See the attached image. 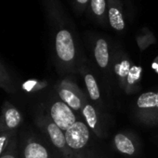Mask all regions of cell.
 <instances>
[{
    "label": "cell",
    "instance_id": "1",
    "mask_svg": "<svg viewBox=\"0 0 158 158\" xmlns=\"http://www.w3.org/2000/svg\"><path fill=\"white\" fill-rule=\"evenodd\" d=\"M23 121L22 113L10 102L6 101L1 107L0 132L16 131Z\"/></svg>",
    "mask_w": 158,
    "mask_h": 158
},
{
    "label": "cell",
    "instance_id": "2",
    "mask_svg": "<svg viewBox=\"0 0 158 158\" xmlns=\"http://www.w3.org/2000/svg\"><path fill=\"white\" fill-rule=\"evenodd\" d=\"M67 145L73 150L84 148L89 139V130L87 125L76 121L70 128L64 131Z\"/></svg>",
    "mask_w": 158,
    "mask_h": 158
},
{
    "label": "cell",
    "instance_id": "3",
    "mask_svg": "<svg viewBox=\"0 0 158 158\" xmlns=\"http://www.w3.org/2000/svg\"><path fill=\"white\" fill-rule=\"evenodd\" d=\"M50 117L63 131H66L76 122L73 112L63 102H55L52 103L50 106Z\"/></svg>",
    "mask_w": 158,
    "mask_h": 158
},
{
    "label": "cell",
    "instance_id": "4",
    "mask_svg": "<svg viewBox=\"0 0 158 158\" xmlns=\"http://www.w3.org/2000/svg\"><path fill=\"white\" fill-rule=\"evenodd\" d=\"M107 11L109 25L117 32L124 31L126 21L122 0H107Z\"/></svg>",
    "mask_w": 158,
    "mask_h": 158
},
{
    "label": "cell",
    "instance_id": "5",
    "mask_svg": "<svg viewBox=\"0 0 158 158\" xmlns=\"http://www.w3.org/2000/svg\"><path fill=\"white\" fill-rule=\"evenodd\" d=\"M87 12L88 15L97 23L102 26L109 25L107 0H90Z\"/></svg>",
    "mask_w": 158,
    "mask_h": 158
},
{
    "label": "cell",
    "instance_id": "6",
    "mask_svg": "<svg viewBox=\"0 0 158 158\" xmlns=\"http://www.w3.org/2000/svg\"><path fill=\"white\" fill-rule=\"evenodd\" d=\"M45 127L52 144L60 150H64L67 143L63 130H61L53 121L48 122Z\"/></svg>",
    "mask_w": 158,
    "mask_h": 158
},
{
    "label": "cell",
    "instance_id": "7",
    "mask_svg": "<svg viewBox=\"0 0 158 158\" xmlns=\"http://www.w3.org/2000/svg\"><path fill=\"white\" fill-rule=\"evenodd\" d=\"M48 152L40 142L28 139L23 148V158H48Z\"/></svg>",
    "mask_w": 158,
    "mask_h": 158
},
{
    "label": "cell",
    "instance_id": "8",
    "mask_svg": "<svg viewBox=\"0 0 158 158\" xmlns=\"http://www.w3.org/2000/svg\"><path fill=\"white\" fill-rule=\"evenodd\" d=\"M94 57L101 68H106L109 63V46L105 38H98L94 46Z\"/></svg>",
    "mask_w": 158,
    "mask_h": 158
},
{
    "label": "cell",
    "instance_id": "9",
    "mask_svg": "<svg viewBox=\"0 0 158 158\" xmlns=\"http://www.w3.org/2000/svg\"><path fill=\"white\" fill-rule=\"evenodd\" d=\"M59 96L64 103H66L73 110H79L82 106V102L75 93H73L70 89L60 88L58 90Z\"/></svg>",
    "mask_w": 158,
    "mask_h": 158
},
{
    "label": "cell",
    "instance_id": "10",
    "mask_svg": "<svg viewBox=\"0 0 158 158\" xmlns=\"http://www.w3.org/2000/svg\"><path fill=\"white\" fill-rule=\"evenodd\" d=\"M114 144L116 149L125 154L132 155L135 152V146L133 142L124 134H117L114 137Z\"/></svg>",
    "mask_w": 158,
    "mask_h": 158
},
{
    "label": "cell",
    "instance_id": "11",
    "mask_svg": "<svg viewBox=\"0 0 158 158\" xmlns=\"http://www.w3.org/2000/svg\"><path fill=\"white\" fill-rule=\"evenodd\" d=\"M137 105L141 109L158 108V92H146L141 94L137 102Z\"/></svg>",
    "mask_w": 158,
    "mask_h": 158
},
{
    "label": "cell",
    "instance_id": "12",
    "mask_svg": "<svg viewBox=\"0 0 158 158\" xmlns=\"http://www.w3.org/2000/svg\"><path fill=\"white\" fill-rule=\"evenodd\" d=\"M0 83L4 86L5 91H7L9 93L15 92L16 89L11 80V77L1 61H0Z\"/></svg>",
    "mask_w": 158,
    "mask_h": 158
},
{
    "label": "cell",
    "instance_id": "13",
    "mask_svg": "<svg viewBox=\"0 0 158 158\" xmlns=\"http://www.w3.org/2000/svg\"><path fill=\"white\" fill-rule=\"evenodd\" d=\"M85 83H86V86H87V89H88L90 98L94 101L99 100L101 97V94H100L99 87H98V84L96 82V79L94 78V76L90 73L87 74L85 76Z\"/></svg>",
    "mask_w": 158,
    "mask_h": 158
},
{
    "label": "cell",
    "instance_id": "14",
    "mask_svg": "<svg viewBox=\"0 0 158 158\" xmlns=\"http://www.w3.org/2000/svg\"><path fill=\"white\" fill-rule=\"evenodd\" d=\"M83 115L87 121L88 126L90 128L95 129L96 126L98 124V116H97V113H96L95 109L93 108V106L90 104H87L83 108Z\"/></svg>",
    "mask_w": 158,
    "mask_h": 158
},
{
    "label": "cell",
    "instance_id": "15",
    "mask_svg": "<svg viewBox=\"0 0 158 158\" xmlns=\"http://www.w3.org/2000/svg\"><path fill=\"white\" fill-rule=\"evenodd\" d=\"M16 131L0 132V157L5 152L12 139L16 136Z\"/></svg>",
    "mask_w": 158,
    "mask_h": 158
},
{
    "label": "cell",
    "instance_id": "16",
    "mask_svg": "<svg viewBox=\"0 0 158 158\" xmlns=\"http://www.w3.org/2000/svg\"><path fill=\"white\" fill-rule=\"evenodd\" d=\"M145 33H142L138 36V43L141 48H145L147 46H149L151 43L154 42V37L151 32H149L146 28H144Z\"/></svg>",
    "mask_w": 158,
    "mask_h": 158
},
{
    "label": "cell",
    "instance_id": "17",
    "mask_svg": "<svg viewBox=\"0 0 158 158\" xmlns=\"http://www.w3.org/2000/svg\"><path fill=\"white\" fill-rule=\"evenodd\" d=\"M0 158H18V152H17V139L16 136L12 139L10 145L8 146L5 152L1 155Z\"/></svg>",
    "mask_w": 158,
    "mask_h": 158
},
{
    "label": "cell",
    "instance_id": "18",
    "mask_svg": "<svg viewBox=\"0 0 158 158\" xmlns=\"http://www.w3.org/2000/svg\"><path fill=\"white\" fill-rule=\"evenodd\" d=\"M90 0H73V8L77 14H82L87 11Z\"/></svg>",
    "mask_w": 158,
    "mask_h": 158
},
{
    "label": "cell",
    "instance_id": "19",
    "mask_svg": "<svg viewBox=\"0 0 158 158\" xmlns=\"http://www.w3.org/2000/svg\"><path fill=\"white\" fill-rule=\"evenodd\" d=\"M38 85H39V83L36 80H28V81H25L23 84V89L27 92H31V91L35 90L36 87Z\"/></svg>",
    "mask_w": 158,
    "mask_h": 158
},
{
    "label": "cell",
    "instance_id": "20",
    "mask_svg": "<svg viewBox=\"0 0 158 158\" xmlns=\"http://www.w3.org/2000/svg\"><path fill=\"white\" fill-rule=\"evenodd\" d=\"M0 89H3L5 90V88H4V86H3V85H2L1 83H0Z\"/></svg>",
    "mask_w": 158,
    "mask_h": 158
}]
</instances>
